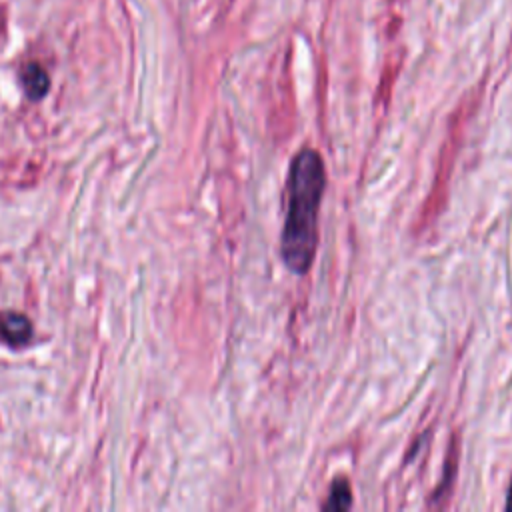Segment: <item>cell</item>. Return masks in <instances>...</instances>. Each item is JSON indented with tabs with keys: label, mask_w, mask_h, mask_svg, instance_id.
Wrapping results in <instances>:
<instances>
[{
	"label": "cell",
	"mask_w": 512,
	"mask_h": 512,
	"mask_svg": "<svg viewBox=\"0 0 512 512\" xmlns=\"http://www.w3.org/2000/svg\"><path fill=\"white\" fill-rule=\"evenodd\" d=\"M506 508L512 510V484H510V490H508V502H506Z\"/></svg>",
	"instance_id": "5b68a950"
},
{
	"label": "cell",
	"mask_w": 512,
	"mask_h": 512,
	"mask_svg": "<svg viewBox=\"0 0 512 512\" xmlns=\"http://www.w3.org/2000/svg\"><path fill=\"white\" fill-rule=\"evenodd\" d=\"M0 338L14 348L28 344L32 338L30 320L18 312H0Z\"/></svg>",
	"instance_id": "7a4b0ae2"
},
{
	"label": "cell",
	"mask_w": 512,
	"mask_h": 512,
	"mask_svg": "<svg viewBox=\"0 0 512 512\" xmlns=\"http://www.w3.org/2000/svg\"><path fill=\"white\" fill-rule=\"evenodd\" d=\"M352 506V490L346 478H336L330 486V496L322 504V510H348Z\"/></svg>",
	"instance_id": "277c9868"
},
{
	"label": "cell",
	"mask_w": 512,
	"mask_h": 512,
	"mask_svg": "<svg viewBox=\"0 0 512 512\" xmlns=\"http://www.w3.org/2000/svg\"><path fill=\"white\" fill-rule=\"evenodd\" d=\"M326 188L322 156L302 148L290 162L288 210L280 236V256L294 274H306L318 246V210Z\"/></svg>",
	"instance_id": "6da1fadb"
},
{
	"label": "cell",
	"mask_w": 512,
	"mask_h": 512,
	"mask_svg": "<svg viewBox=\"0 0 512 512\" xmlns=\"http://www.w3.org/2000/svg\"><path fill=\"white\" fill-rule=\"evenodd\" d=\"M22 86H24L28 98L40 100L50 88V78L40 64L32 62L22 68Z\"/></svg>",
	"instance_id": "3957f363"
}]
</instances>
